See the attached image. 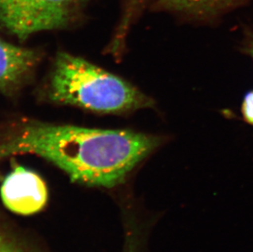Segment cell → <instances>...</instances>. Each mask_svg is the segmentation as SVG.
<instances>
[{
    "mask_svg": "<svg viewBox=\"0 0 253 252\" xmlns=\"http://www.w3.org/2000/svg\"><path fill=\"white\" fill-rule=\"evenodd\" d=\"M166 141L164 136L129 129L19 120L0 138V160L35 155L55 165L74 182L113 188Z\"/></svg>",
    "mask_w": 253,
    "mask_h": 252,
    "instance_id": "obj_1",
    "label": "cell"
},
{
    "mask_svg": "<svg viewBox=\"0 0 253 252\" xmlns=\"http://www.w3.org/2000/svg\"><path fill=\"white\" fill-rule=\"evenodd\" d=\"M48 100L103 114H126L155 106L128 81L82 57L59 52L46 84Z\"/></svg>",
    "mask_w": 253,
    "mask_h": 252,
    "instance_id": "obj_2",
    "label": "cell"
},
{
    "mask_svg": "<svg viewBox=\"0 0 253 252\" xmlns=\"http://www.w3.org/2000/svg\"><path fill=\"white\" fill-rule=\"evenodd\" d=\"M83 7L82 0H0V28L24 41L38 32L69 27Z\"/></svg>",
    "mask_w": 253,
    "mask_h": 252,
    "instance_id": "obj_3",
    "label": "cell"
},
{
    "mask_svg": "<svg viewBox=\"0 0 253 252\" xmlns=\"http://www.w3.org/2000/svg\"><path fill=\"white\" fill-rule=\"evenodd\" d=\"M0 194L7 209L23 215L40 211L48 198L43 179L35 172L19 166L5 177Z\"/></svg>",
    "mask_w": 253,
    "mask_h": 252,
    "instance_id": "obj_4",
    "label": "cell"
},
{
    "mask_svg": "<svg viewBox=\"0 0 253 252\" xmlns=\"http://www.w3.org/2000/svg\"><path fill=\"white\" fill-rule=\"evenodd\" d=\"M42 56L38 49L15 45L0 37V93L18 94L33 78Z\"/></svg>",
    "mask_w": 253,
    "mask_h": 252,
    "instance_id": "obj_5",
    "label": "cell"
},
{
    "mask_svg": "<svg viewBox=\"0 0 253 252\" xmlns=\"http://www.w3.org/2000/svg\"><path fill=\"white\" fill-rule=\"evenodd\" d=\"M253 0H158L155 12H169L184 20L210 23Z\"/></svg>",
    "mask_w": 253,
    "mask_h": 252,
    "instance_id": "obj_6",
    "label": "cell"
},
{
    "mask_svg": "<svg viewBox=\"0 0 253 252\" xmlns=\"http://www.w3.org/2000/svg\"><path fill=\"white\" fill-rule=\"evenodd\" d=\"M148 0H124L123 12L115 32L113 41L108 48L111 54L118 57L124 50L125 42L127 34L134 22L138 19L141 12H143Z\"/></svg>",
    "mask_w": 253,
    "mask_h": 252,
    "instance_id": "obj_7",
    "label": "cell"
},
{
    "mask_svg": "<svg viewBox=\"0 0 253 252\" xmlns=\"http://www.w3.org/2000/svg\"><path fill=\"white\" fill-rule=\"evenodd\" d=\"M241 110L244 121L253 126V90L249 92L244 97Z\"/></svg>",
    "mask_w": 253,
    "mask_h": 252,
    "instance_id": "obj_8",
    "label": "cell"
},
{
    "mask_svg": "<svg viewBox=\"0 0 253 252\" xmlns=\"http://www.w3.org/2000/svg\"><path fill=\"white\" fill-rule=\"evenodd\" d=\"M0 252H31L0 233Z\"/></svg>",
    "mask_w": 253,
    "mask_h": 252,
    "instance_id": "obj_9",
    "label": "cell"
},
{
    "mask_svg": "<svg viewBox=\"0 0 253 252\" xmlns=\"http://www.w3.org/2000/svg\"><path fill=\"white\" fill-rule=\"evenodd\" d=\"M242 52L244 54L249 55L253 60V32L249 31L247 32L244 37V41H242Z\"/></svg>",
    "mask_w": 253,
    "mask_h": 252,
    "instance_id": "obj_10",
    "label": "cell"
},
{
    "mask_svg": "<svg viewBox=\"0 0 253 252\" xmlns=\"http://www.w3.org/2000/svg\"><path fill=\"white\" fill-rule=\"evenodd\" d=\"M137 243L135 242H133V241L130 239L129 242V244H128V248H127L126 252H137Z\"/></svg>",
    "mask_w": 253,
    "mask_h": 252,
    "instance_id": "obj_11",
    "label": "cell"
},
{
    "mask_svg": "<svg viewBox=\"0 0 253 252\" xmlns=\"http://www.w3.org/2000/svg\"><path fill=\"white\" fill-rule=\"evenodd\" d=\"M90 1H92V0H82V2H83V3H84V6H85L88 2H90Z\"/></svg>",
    "mask_w": 253,
    "mask_h": 252,
    "instance_id": "obj_12",
    "label": "cell"
}]
</instances>
